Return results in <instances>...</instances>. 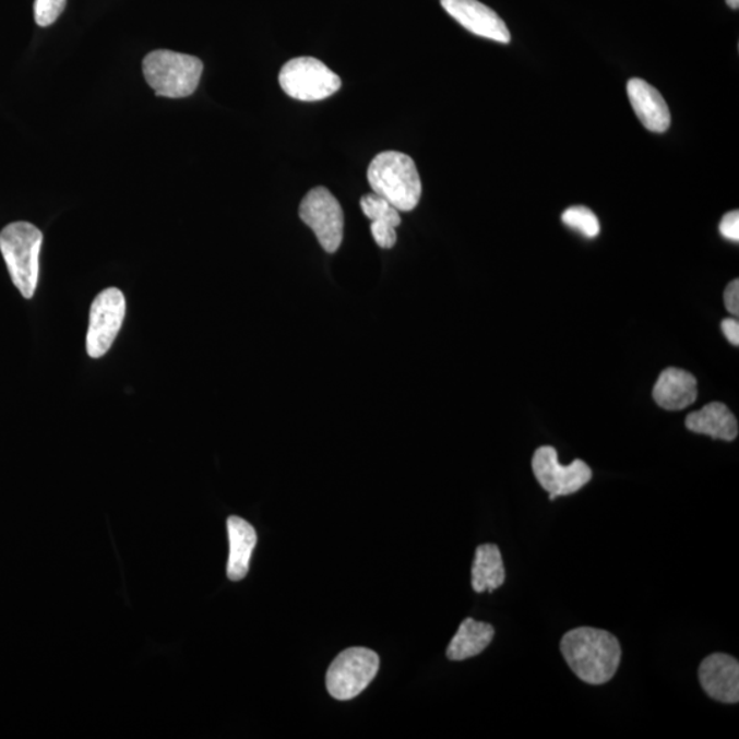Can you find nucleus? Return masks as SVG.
Returning <instances> with one entry per match:
<instances>
[{"mask_svg": "<svg viewBox=\"0 0 739 739\" xmlns=\"http://www.w3.org/2000/svg\"><path fill=\"white\" fill-rule=\"evenodd\" d=\"M560 651L575 676L596 687L611 681L622 660L617 636L601 629L569 631L560 642Z\"/></svg>", "mask_w": 739, "mask_h": 739, "instance_id": "1", "label": "nucleus"}, {"mask_svg": "<svg viewBox=\"0 0 739 739\" xmlns=\"http://www.w3.org/2000/svg\"><path fill=\"white\" fill-rule=\"evenodd\" d=\"M371 190L401 213L413 212L422 196L417 165L412 156L385 151L376 156L367 170Z\"/></svg>", "mask_w": 739, "mask_h": 739, "instance_id": "2", "label": "nucleus"}, {"mask_svg": "<svg viewBox=\"0 0 739 739\" xmlns=\"http://www.w3.org/2000/svg\"><path fill=\"white\" fill-rule=\"evenodd\" d=\"M43 234L29 223L10 224L0 231V252L10 277L25 299L34 298L39 282Z\"/></svg>", "mask_w": 739, "mask_h": 739, "instance_id": "3", "label": "nucleus"}, {"mask_svg": "<svg viewBox=\"0 0 739 739\" xmlns=\"http://www.w3.org/2000/svg\"><path fill=\"white\" fill-rule=\"evenodd\" d=\"M143 73L151 88L164 98H188L196 91L203 73L201 59L170 50L150 52Z\"/></svg>", "mask_w": 739, "mask_h": 739, "instance_id": "4", "label": "nucleus"}, {"mask_svg": "<svg viewBox=\"0 0 739 739\" xmlns=\"http://www.w3.org/2000/svg\"><path fill=\"white\" fill-rule=\"evenodd\" d=\"M278 81L285 94L301 102L331 98L342 88V79L320 59L311 57L290 59L279 72Z\"/></svg>", "mask_w": 739, "mask_h": 739, "instance_id": "5", "label": "nucleus"}, {"mask_svg": "<svg viewBox=\"0 0 739 739\" xmlns=\"http://www.w3.org/2000/svg\"><path fill=\"white\" fill-rule=\"evenodd\" d=\"M380 657L367 648L342 652L329 667L326 688L333 699L347 701L358 698L377 676Z\"/></svg>", "mask_w": 739, "mask_h": 739, "instance_id": "6", "label": "nucleus"}, {"mask_svg": "<svg viewBox=\"0 0 739 739\" xmlns=\"http://www.w3.org/2000/svg\"><path fill=\"white\" fill-rule=\"evenodd\" d=\"M300 219L314 231L323 250L338 251L344 239V212L342 204L326 188L311 190L300 203Z\"/></svg>", "mask_w": 739, "mask_h": 739, "instance_id": "7", "label": "nucleus"}, {"mask_svg": "<svg viewBox=\"0 0 739 739\" xmlns=\"http://www.w3.org/2000/svg\"><path fill=\"white\" fill-rule=\"evenodd\" d=\"M127 301L120 289H105L92 301L90 326L86 333V353L99 359L116 342L126 318Z\"/></svg>", "mask_w": 739, "mask_h": 739, "instance_id": "8", "label": "nucleus"}, {"mask_svg": "<svg viewBox=\"0 0 739 739\" xmlns=\"http://www.w3.org/2000/svg\"><path fill=\"white\" fill-rule=\"evenodd\" d=\"M532 467L539 485L557 498L579 492L593 477L592 468L581 458L560 465L557 450L548 445L534 452Z\"/></svg>", "mask_w": 739, "mask_h": 739, "instance_id": "9", "label": "nucleus"}, {"mask_svg": "<svg viewBox=\"0 0 739 739\" xmlns=\"http://www.w3.org/2000/svg\"><path fill=\"white\" fill-rule=\"evenodd\" d=\"M441 7L472 34L503 45L511 41L504 21L487 4L478 0H441Z\"/></svg>", "mask_w": 739, "mask_h": 739, "instance_id": "10", "label": "nucleus"}, {"mask_svg": "<svg viewBox=\"0 0 739 739\" xmlns=\"http://www.w3.org/2000/svg\"><path fill=\"white\" fill-rule=\"evenodd\" d=\"M701 687L711 699L725 704H737L739 700V663L725 654H714L701 663L699 668Z\"/></svg>", "mask_w": 739, "mask_h": 739, "instance_id": "11", "label": "nucleus"}, {"mask_svg": "<svg viewBox=\"0 0 739 739\" xmlns=\"http://www.w3.org/2000/svg\"><path fill=\"white\" fill-rule=\"evenodd\" d=\"M628 95L642 126L655 133H665L671 126V112L659 91L645 80L631 79Z\"/></svg>", "mask_w": 739, "mask_h": 739, "instance_id": "12", "label": "nucleus"}, {"mask_svg": "<svg viewBox=\"0 0 739 739\" xmlns=\"http://www.w3.org/2000/svg\"><path fill=\"white\" fill-rule=\"evenodd\" d=\"M698 396L695 377L676 367L663 371L654 388L655 402L668 412H679L689 407L698 401Z\"/></svg>", "mask_w": 739, "mask_h": 739, "instance_id": "13", "label": "nucleus"}, {"mask_svg": "<svg viewBox=\"0 0 739 739\" xmlns=\"http://www.w3.org/2000/svg\"><path fill=\"white\" fill-rule=\"evenodd\" d=\"M229 536V560L226 565V575L230 581L237 582L245 580L250 563L253 549L257 547L258 536L255 528L246 520L239 516H229L228 522Z\"/></svg>", "mask_w": 739, "mask_h": 739, "instance_id": "14", "label": "nucleus"}, {"mask_svg": "<svg viewBox=\"0 0 739 739\" xmlns=\"http://www.w3.org/2000/svg\"><path fill=\"white\" fill-rule=\"evenodd\" d=\"M361 212L371 220V234L377 246L390 250L397 241L396 228L402 224L401 212L384 198L369 193L360 199Z\"/></svg>", "mask_w": 739, "mask_h": 739, "instance_id": "15", "label": "nucleus"}, {"mask_svg": "<svg viewBox=\"0 0 739 739\" xmlns=\"http://www.w3.org/2000/svg\"><path fill=\"white\" fill-rule=\"evenodd\" d=\"M687 428L693 433L705 434L716 440L734 441L738 436V422L723 403H710L687 418Z\"/></svg>", "mask_w": 739, "mask_h": 739, "instance_id": "16", "label": "nucleus"}, {"mask_svg": "<svg viewBox=\"0 0 739 739\" xmlns=\"http://www.w3.org/2000/svg\"><path fill=\"white\" fill-rule=\"evenodd\" d=\"M494 629L492 624L477 622L473 618L463 620L457 633L450 642L446 657L453 661L470 659L482 654L493 641Z\"/></svg>", "mask_w": 739, "mask_h": 739, "instance_id": "17", "label": "nucleus"}, {"mask_svg": "<svg viewBox=\"0 0 739 739\" xmlns=\"http://www.w3.org/2000/svg\"><path fill=\"white\" fill-rule=\"evenodd\" d=\"M505 581L503 557L498 545H479L472 570L473 589L477 593L499 589Z\"/></svg>", "mask_w": 739, "mask_h": 739, "instance_id": "18", "label": "nucleus"}, {"mask_svg": "<svg viewBox=\"0 0 739 739\" xmlns=\"http://www.w3.org/2000/svg\"><path fill=\"white\" fill-rule=\"evenodd\" d=\"M562 219L569 228L580 231V234L589 237V239L600 235V220L587 207H570L563 213Z\"/></svg>", "mask_w": 739, "mask_h": 739, "instance_id": "19", "label": "nucleus"}, {"mask_svg": "<svg viewBox=\"0 0 739 739\" xmlns=\"http://www.w3.org/2000/svg\"><path fill=\"white\" fill-rule=\"evenodd\" d=\"M67 8V0H35V21L36 24L46 28L58 20Z\"/></svg>", "mask_w": 739, "mask_h": 739, "instance_id": "20", "label": "nucleus"}, {"mask_svg": "<svg viewBox=\"0 0 739 739\" xmlns=\"http://www.w3.org/2000/svg\"><path fill=\"white\" fill-rule=\"evenodd\" d=\"M719 230L725 239L736 242L739 241V213L737 210L736 212L727 213L725 217H723Z\"/></svg>", "mask_w": 739, "mask_h": 739, "instance_id": "21", "label": "nucleus"}, {"mask_svg": "<svg viewBox=\"0 0 739 739\" xmlns=\"http://www.w3.org/2000/svg\"><path fill=\"white\" fill-rule=\"evenodd\" d=\"M725 303L726 309L731 312L732 315H738L739 312V282L734 279L725 293Z\"/></svg>", "mask_w": 739, "mask_h": 739, "instance_id": "22", "label": "nucleus"}, {"mask_svg": "<svg viewBox=\"0 0 739 739\" xmlns=\"http://www.w3.org/2000/svg\"><path fill=\"white\" fill-rule=\"evenodd\" d=\"M722 331L725 333L728 342L738 347L739 345V322L734 318H727L722 322Z\"/></svg>", "mask_w": 739, "mask_h": 739, "instance_id": "23", "label": "nucleus"}, {"mask_svg": "<svg viewBox=\"0 0 739 739\" xmlns=\"http://www.w3.org/2000/svg\"><path fill=\"white\" fill-rule=\"evenodd\" d=\"M728 7H730L734 10H737L739 8V0H726Z\"/></svg>", "mask_w": 739, "mask_h": 739, "instance_id": "24", "label": "nucleus"}]
</instances>
